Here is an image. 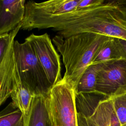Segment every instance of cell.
I'll use <instances>...</instances> for the list:
<instances>
[{
    "label": "cell",
    "mask_w": 126,
    "mask_h": 126,
    "mask_svg": "<svg viewBox=\"0 0 126 126\" xmlns=\"http://www.w3.org/2000/svg\"><path fill=\"white\" fill-rule=\"evenodd\" d=\"M34 29L51 28L63 38L92 32L126 40V1H105L92 8L37 18Z\"/></svg>",
    "instance_id": "1"
},
{
    "label": "cell",
    "mask_w": 126,
    "mask_h": 126,
    "mask_svg": "<svg viewBox=\"0 0 126 126\" xmlns=\"http://www.w3.org/2000/svg\"><path fill=\"white\" fill-rule=\"evenodd\" d=\"M110 37L83 32L67 38L56 35L52 41L62 56L65 71L62 79L75 90L79 81L103 43Z\"/></svg>",
    "instance_id": "2"
},
{
    "label": "cell",
    "mask_w": 126,
    "mask_h": 126,
    "mask_svg": "<svg viewBox=\"0 0 126 126\" xmlns=\"http://www.w3.org/2000/svg\"><path fill=\"white\" fill-rule=\"evenodd\" d=\"M15 62L22 81L35 95H47L52 85L30 43L15 40L13 44Z\"/></svg>",
    "instance_id": "3"
},
{
    "label": "cell",
    "mask_w": 126,
    "mask_h": 126,
    "mask_svg": "<svg viewBox=\"0 0 126 126\" xmlns=\"http://www.w3.org/2000/svg\"><path fill=\"white\" fill-rule=\"evenodd\" d=\"M47 105L52 126H78L75 90L61 80L47 95Z\"/></svg>",
    "instance_id": "4"
},
{
    "label": "cell",
    "mask_w": 126,
    "mask_h": 126,
    "mask_svg": "<svg viewBox=\"0 0 126 126\" xmlns=\"http://www.w3.org/2000/svg\"><path fill=\"white\" fill-rule=\"evenodd\" d=\"M25 40L28 41L33 49L52 86L61 81L62 77L60 56L48 34L37 35L32 33Z\"/></svg>",
    "instance_id": "5"
},
{
    "label": "cell",
    "mask_w": 126,
    "mask_h": 126,
    "mask_svg": "<svg viewBox=\"0 0 126 126\" xmlns=\"http://www.w3.org/2000/svg\"><path fill=\"white\" fill-rule=\"evenodd\" d=\"M125 92L126 60L102 63L96 76V93L110 97Z\"/></svg>",
    "instance_id": "6"
},
{
    "label": "cell",
    "mask_w": 126,
    "mask_h": 126,
    "mask_svg": "<svg viewBox=\"0 0 126 126\" xmlns=\"http://www.w3.org/2000/svg\"><path fill=\"white\" fill-rule=\"evenodd\" d=\"M22 24H19L14 30L9 32V42L0 64V107L11 96L15 67L13 44L15 38Z\"/></svg>",
    "instance_id": "7"
},
{
    "label": "cell",
    "mask_w": 126,
    "mask_h": 126,
    "mask_svg": "<svg viewBox=\"0 0 126 126\" xmlns=\"http://www.w3.org/2000/svg\"><path fill=\"white\" fill-rule=\"evenodd\" d=\"M81 0H51L41 2L30 0L26 3L24 19L50 16L76 10Z\"/></svg>",
    "instance_id": "8"
},
{
    "label": "cell",
    "mask_w": 126,
    "mask_h": 126,
    "mask_svg": "<svg viewBox=\"0 0 126 126\" xmlns=\"http://www.w3.org/2000/svg\"><path fill=\"white\" fill-rule=\"evenodd\" d=\"M24 0H0V35L14 30L23 21Z\"/></svg>",
    "instance_id": "9"
},
{
    "label": "cell",
    "mask_w": 126,
    "mask_h": 126,
    "mask_svg": "<svg viewBox=\"0 0 126 126\" xmlns=\"http://www.w3.org/2000/svg\"><path fill=\"white\" fill-rule=\"evenodd\" d=\"M12 83V89L10 96L12 99L11 102L21 111L24 117L25 126L35 94L21 79L15 62Z\"/></svg>",
    "instance_id": "10"
},
{
    "label": "cell",
    "mask_w": 126,
    "mask_h": 126,
    "mask_svg": "<svg viewBox=\"0 0 126 126\" xmlns=\"http://www.w3.org/2000/svg\"><path fill=\"white\" fill-rule=\"evenodd\" d=\"M25 126H52L49 117L47 95H35Z\"/></svg>",
    "instance_id": "11"
},
{
    "label": "cell",
    "mask_w": 126,
    "mask_h": 126,
    "mask_svg": "<svg viewBox=\"0 0 126 126\" xmlns=\"http://www.w3.org/2000/svg\"><path fill=\"white\" fill-rule=\"evenodd\" d=\"M125 59L122 49L117 38L110 37L101 46L95 54L92 64Z\"/></svg>",
    "instance_id": "12"
},
{
    "label": "cell",
    "mask_w": 126,
    "mask_h": 126,
    "mask_svg": "<svg viewBox=\"0 0 126 126\" xmlns=\"http://www.w3.org/2000/svg\"><path fill=\"white\" fill-rule=\"evenodd\" d=\"M101 63L91 64L87 67L79 81L75 94L96 93V76Z\"/></svg>",
    "instance_id": "13"
},
{
    "label": "cell",
    "mask_w": 126,
    "mask_h": 126,
    "mask_svg": "<svg viewBox=\"0 0 126 126\" xmlns=\"http://www.w3.org/2000/svg\"><path fill=\"white\" fill-rule=\"evenodd\" d=\"M0 126H24L21 111L12 102L0 111Z\"/></svg>",
    "instance_id": "14"
},
{
    "label": "cell",
    "mask_w": 126,
    "mask_h": 126,
    "mask_svg": "<svg viewBox=\"0 0 126 126\" xmlns=\"http://www.w3.org/2000/svg\"><path fill=\"white\" fill-rule=\"evenodd\" d=\"M104 1V0H81L75 10L92 8L102 4Z\"/></svg>",
    "instance_id": "15"
},
{
    "label": "cell",
    "mask_w": 126,
    "mask_h": 126,
    "mask_svg": "<svg viewBox=\"0 0 126 126\" xmlns=\"http://www.w3.org/2000/svg\"><path fill=\"white\" fill-rule=\"evenodd\" d=\"M9 38V33L0 35V64L2 62L5 50L8 45Z\"/></svg>",
    "instance_id": "16"
},
{
    "label": "cell",
    "mask_w": 126,
    "mask_h": 126,
    "mask_svg": "<svg viewBox=\"0 0 126 126\" xmlns=\"http://www.w3.org/2000/svg\"><path fill=\"white\" fill-rule=\"evenodd\" d=\"M117 40L122 49L124 58L126 60V40L119 38H117Z\"/></svg>",
    "instance_id": "17"
}]
</instances>
